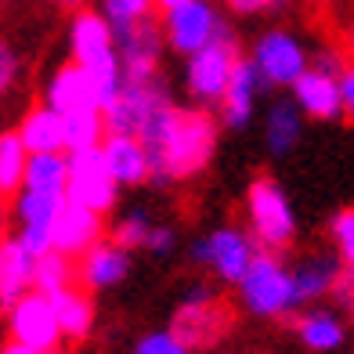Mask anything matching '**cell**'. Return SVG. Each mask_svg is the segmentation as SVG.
I'll use <instances>...</instances> for the list:
<instances>
[{"label": "cell", "instance_id": "11", "mask_svg": "<svg viewBox=\"0 0 354 354\" xmlns=\"http://www.w3.org/2000/svg\"><path fill=\"white\" fill-rule=\"evenodd\" d=\"M192 257L199 264L214 268V275H221L224 282H239L250 271L253 257H257V246L246 232L239 228H217L214 235H206L203 243L192 246Z\"/></svg>", "mask_w": 354, "mask_h": 354}, {"label": "cell", "instance_id": "29", "mask_svg": "<svg viewBox=\"0 0 354 354\" xmlns=\"http://www.w3.org/2000/svg\"><path fill=\"white\" fill-rule=\"evenodd\" d=\"M29 152L19 131H8L4 138H0V192L4 196H19L22 185H26V167H29Z\"/></svg>", "mask_w": 354, "mask_h": 354}, {"label": "cell", "instance_id": "23", "mask_svg": "<svg viewBox=\"0 0 354 354\" xmlns=\"http://www.w3.org/2000/svg\"><path fill=\"white\" fill-rule=\"evenodd\" d=\"M297 102H275L264 116V141L275 156H286L304 134V116Z\"/></svg>", "mask_w": 354, "mask_h": 354}, {"label": "cell", "instance_id": "10", "mask_svg": "<svg viewBox=\"0 0 354 354\" xmlns=\"http://www.w3.org/2000/svg\"><path fill=\"white\" fill-rule=\"evenodd\" d=\"M167 44L174 47L177 55L192 58L196 51H203V47H210L221 33H224V22L221 15L206 4V0H192V4H181L167 11Z\"/></svg>", "mask_w": 354, "mask_h": 354}, {"label": "cell", "instance_id": "36", "mask_svg": "<svg viewBox=\"0 0 354 354\" xmlns=\"http://www.w3.org/2000/svg\"><path fill=\"white\" fill-rule=\"evenodd\" d=\"M333 297H336V304H340V308L354 318V271L344 268V275H340V282H336Z\"/></svg>", "mask_w": 354, "mask_h": 354}, {"label": "cell", "instance_id": "42", "mask_svg": "<svg viewBox=\"0 0 354 354\" xmlns=\"http://www.w3.org/2000/svg\"><path fill=\"white\" fill-rule=\"evenodd\" d=\"M0 354H55V351H37V347H26V344H15V340H11Z\"/></svg>", "mask_w": 354, "mask_h": 354}, {"label": "cell", "instance_id": "20", "mask_svg": "<svg viewBox=\"0 0 354 354\" xmlns=\"http://www.w3.org/2000/svg\"><path fill=\"white\" fill-rule=\"evenodd\" d=\"M131 271V250L120 243H98L80 257V279L87 289H109Z\"/></svg>", "mask_w": 354, "mask_h": 354}, {"label": "cell", "instance_id": "14", "mask_svg": "<svg viewBox=\"0 0 354 354\" xmlns=\"http://www.w3.org/2000/svg\"><path fill=\"white\" fill-rule=\"evenodd\" d=\"M289 91H293V102L304 109V116H311V120H340L344 116L340 76H329L322 69H308Z\"/></svg>", "mask_w": 354, "mask_h": 354}, {"label": "cell", "instance_id": "7", "mask_svg": "<svg viewBox=\"0 0 354 354\" xmlns=\"http://www.w3.org/2000/svg\"><path fill=\"white\" fill-rule=\"evenodd\" d=\"M167 87L163 80H127L123 91L105 105V123H109V134H141L145 123H149L159 109H167Z\"/></svg>", "mask_w": 354, "mask_h": 354}, {"label": "cell", "instance_id": "28", "mask_svg": "<svg viewBox=\"0 0 354 354\" xmlns=\"http://www.w3.org/2000/svg\"><path fill=\"white\" fill-rule=\"evenodd\" d=\"M55 300V311H58V322H62V336H69V340H84L94 326V308L91 300L80 293V289H62V293L51 297Z\"/></svg>", "mask_w": 354, "mask_h": 354}, {"label": "cell", "instance_id": "8", "mask_svg": "<svg viewBox=\"0 0 354 354\" xmlns=\"http://www.w3.org/2000/svg\"><path fill=\"white\" fill-rule=\"evenodd\" d=\"M116 174L109 170L102 145L98 149H84V152H69V199L87 206V210H112L116 203Z\"/></svg>", "mask_w": 354, "mask_h": 354}, {"label": "cell", "instance_id": "31", "mask_svg": "<svg viewBox=\"0 0 354 354\" xmlns=\"http://www.w3.org/2000/svg\"><path fill=\"white\" fill-rule=\"evenodd\" d=\"M84 66L91 69V76H94V84H98V94H102V109L116 98V94L123 91V84H127V76H123V62H120V51H105V55H98V58H91V62H84Z\"/></svg>", "mask_w": 354, "mask_h": 354}, {"label": "cell", "instance_id": "15", "mask_svg": "<svg viewBox=\"0 0 354 354\" xmlns=\"http://www.w3.org/2000/svg\"><path fill=\"white\" fill-rule=\"evenodd\" d=\"M98 243H102V214L69 199L66 210L55 221V250L69 253V257H84Z\"/></svg>", "mask_w": 354, "mask_h": 354}, {"label": "cell", "instance_id": "13", "mask_svg": "<svg viewBox=\"0 0 354 354\" xmlns=\"http://www.w3.org/2000/svg\"><path fill=\"white\" fill-rule=\"evenodd\" d=\"M44 102L55 105L58 112H76V109H102V94H98L91 69L84 62H73V66H62L47 80Z\"/></svg>", "mask_w": 354, "mask_h": 354}, {"label": "cell", "instance_id": "9", "mask_svg": "<svg viewBox=\"0 0 354 354\" xmlns=\"http://www.w3.org/2000/svg\"><path fill=\"white\" fill-rule=\"evenodd\" d=\"M253 66L271 87H293L297 80L311 69L308 51L300 47L297 37H289L286 29H268L253 47Z\"/></svg>", "mask_w": 354, "mask_h": 354}, {"label": "cell", "instance_id": "2", "mask_svg": "<svg viewBox=\"0 0 354 354\" xmlns=\"http://www.w3.org/2000/svg\"><path fill=\"white\" fill-rule=\"evenodd\" d=\"M239 286V297H243V308L261 315V318H279L289 315L297 308V282H293V271H289L275 250H261L253 257V264L243 279L235 282Z\"/></svg>", "mask_w": 354, "mask_h": 354}, {"label": "cell", "instance_id": "43", "mask_svg": "<svg viewBox=\"0 0 354 354\" xmlns=\"http://www.w3.org/2000/svg\"><path fill=\"white\" fill-rule=\"evenodd\" d=\"M181 4H192V0H156V8H163V11H174V8H181Z\"/></svg>", "mask_w": 354, "mask_h": 354}, {"label": "cell", "instance_id": "33", "mask_svg": "<svg viewBox=\"0 0 354 354\" xmlns=\"http://www.w3.org/2000/svg\"><path fill=\"white\" fill-rule=\"evenodd\" d=\"M149 232H152V221L141 210H131L112 224V243H120L123 250H138V246L149 243Z\"/></svg>", "mask_w": 354, "mask_h": 354}, {"label": "cell", "instance_id": "26", "mask_svg": "<svg viewBox=\"0 0 354 354\" xmlns=\"http://www.w3.org/2000/svg\"><path fill=\"white\" fill-rule=\"evenodd\" d=\"M62 116H66V152L98 149L109 131L105 109H76V112H62Z\"/></svg>", "mask_w": 354, "mask_h": 354}, {"label": "cell", "instance_id": "40", "mask_svg": "<svg viewBox=\"0 0 354 354\" xmlns=\"http://www.w3.org/2000/svg\"><path fill=\"white\" fill-rule=\"evenodd\" d=\"M15 66H19V62H15L11 47H4V51H0V87H11V80H15Z\"/></svg>", "mask_w": 354, "mask_h": 354}, {"label": "cell", "instance_id": "16", "mask_svg": "<svg viewBox=\"0 0 354 354\" xmlns=\"http://www.w3.org/2000/svg\"><path fill=\"white\" fill-rule=\"evenodd\" d=\"M37 282V253L26 250L19 235L4 239L0 246V304L11 308L19 297H26Z\"/></svg>", "mask_w": 354, "mask_h": 354}, {"label": "cell", "instance_id": "1", "mask_svg": "<svg viewBox=\"0 0 354 354\" xmlns=\"http://www.w3.org/2000/svg\"><path fill=\"white\" fill-rule=\"evenodd\" d=\"M152 156V181L170 185L199 174L214 156L217 123L199 109H159L138 134Z\"/></svg>", "mask_w": 354, "mask_h": 354}, {"label": "cell", "instance_id": "38", "mask_svg": "<svg viewBox=\"0 0 354 354\" xmlns=\"http://www.w3.org/2000/svg\"><path fill=\"white\" fill-rule=\"evenodd\" d=\"M145 250H152V253H170V250H174V228H167V224H152Z\"/></svg>", "mask_w": 354, "mask_h": 354}, {"label": "cell", "instance_id": "4", "mask_svg": "<svg viewBox=\"0 0 354 354\" xmlns=\"http://www.w3.org/2000/svg\"><path fill=\"white\" fill-rule=\"evenodd\" d=\"M8 333L15 344H26L37 351H55L62 340V322H58L51 293L29 289L26 297L15 300L8 308Z\"/></svg>", "mask_w": 354, "mask_h": 354}, {"label": "cell", "instance_id": "27", "mask_svg": "<svg viewBox=\"0 0 354 354\" xmlns=\"http://www.w3.org/2000/svg\"><path fill=\"white\" fill-rule=\"evenodd\" d=\"M69 196H55V192H33L22 188L15 196V221L19 224H44V228H55L58 214L66 210Z\"/></svg>", "mask_w": 354, "mask_h": 354}, {"label": "cell", "instance_id": "34", "mask_svg": "<svg viewBox=\"0 0 354 354\" xmlns=\"http://www.w3.org/2000/svg\"><path fill=\"white\" fill-rule=\"evenodd\" d=\"M329 235H333V243H336V253H340L344 268L354 271V210L336 214L333 224H329Z\"/></svg>", "mask_w": 354, "mask_h": 354}, {"label": "cell", "instance_id": "3", "mask_svg": "<svg viewBox=\"0 0 354 354\" xmlns=\"http://www.w3.org/2000/svg\"><path fill=\"white\" fill-rule=\"evenodd\" d=\"M246 214H250V228L253 239L264 250H282L293 243L297 232V217L293 206H289L286 192L271 181V177H257L246 192Z\"/></svg>", "mask_w": 354, "mask_h": 354}, {"label": "cell", "instance_id": "44", "mask_svg": "<svg viewBox=\"0 0 354 354\" xmlns=\"http://www.w3.org/2000/svg\"><path fill=\"white\" fill-rule=\"evenodd\" d=\"M347 44H351V47H354V26H351V29H347Z\"/></svg>", "mask_w": 354, "mask_h": 354}, {"label": "cell", "instance_id": "18", "mask_svg": "<svg viewBox=\"0 0 354 354\" xmlns=\"http://www.w3.org/2000/svg\"><path fill=\"white\" fill-rule=\"evenodd\" d=\"M261 87H268V84H264V76L257 73L253 58H239V66L232 73V84H228V91H224V98H221L224 123L228 127H246L253 120V105H257Z\"/></svg>", "mask_w": 354, "mask_h": 354}, {"label": "cell", "instance_id": "19", "mask_svg": "<svg viewBox=\"0 0 354 354\" xmlns=\"http://www.w3.org/2000/svg\"><path fill=\"white\" fill-rule=\"evenodd\" d=\"M19 138L29 152H66V116L44 102L22 116Z\"/></svg>", "mask_w": 354, "mask_h": 354}, {"label": "cell", "instance_id": "22", "mask_svg": "<svg viewBox=\"0 0 354 354\" xmlns=\"http://www.w3.org/2000/svg\"><path fill=\"white\" fill-rule=\"evenodd\" d=\"M73 58L76 62H91V58H98L105 51H116V29H112V22L105 19V15L98 11H80L76 19H73Z\"/></svg>", "mask_w": 354, "mask_h": 354}, {"label": "cell", "instance_id": "6", "mask_svg": "<svg viewBox=\"0 0 354 354\" xmlns=\"http://www.w3.org/2000/svg\"><path fill=\"white\" fill-rule=\"evenodd\" d=\"M235 66H239V51H235V40L228 33V26H224V33L210 47H203V51H196L188 58L185 84L199 102H221L228 84H232Z\"/></svg>", "mask_w": 354, "mask_h": 354}, {"label": "cell", "instance_id": "30", "mask_svg": "<svg viewBox=\"0 0 354 354\" xmlns=\"http://www.w3.org/2000/svg\"><path fill=\"white\" fill-rule=\"evenodd\" d=\"M73 286V257L62 250H47L44 257H37V282L33 289L40 293H62V289Z\"/></svg>", "mask_w": 354, "mask_h": 354}, {"label": "cell", "instance_id": "37", "mask_svg": "<svg viewBox=\"0 0 354 354\" xmlns=\"http://www.w3.org/2000/svg\"><path fill=\"white\" fill-rule=\"evenodd\" d=\"M311 69H322V73H329V76H340L347 66H344V58H340L336 47H322V51L315 55V66Z\"/></svg>", "mask_w": 354, "mask_h": 354}, {"label": "cell", "instance_id": "17", "mask_svg": "<svg viewBox=\"0 0 354 354\" xmlns=\"http://www.w3.org/2000/svg\"><path fill=\"white\" fill-rule=\"evenodd\" d=\"M102 152H105V163H109L112 174H116L120 185H141V181L152 177L149 145H145L138 134H109L102 141Z\"/></svg>", "mask_w": 354, "mask_h": 354}, {"label": "cell", "instance_id": "32", "mask_svg": "<svg viewBox=\"0 0 354 354\" xmlns=\"http://www.w3.org/2000/svg\"><path fill=\"white\" fill-rule=\"evenodd\" d=\"M156 0H102V15L112 22V29H116V37L127 33L131 26L145 22L152 15Z\"/></svg>", "mask_w": 354, "mask_h": 354}, {"label": "cell", "instance_id": "24", "mask_svg": "<svg viewBox=\"0 0 354 354\" xmlns=\"http://www.w3.org/2000/svg\"><path fill=\"white\" fill-rule=\"evenodd\" d=\"M22 188L69 196V156L66 152H33L29 156V167H26Z\"/></svg>", "mask_w": 354, "mask_h": 354}, {"label": "cell", "instance_id": "25", "mask_svg": "<svg viewBox=\"0 0 354 354\" xmlns=\"http://www.w3.org/2000/svg\"><path fill=\"white\" fill-rule=\"evenodd\" d=\"M297 336H300V344L311 347V351H336L344 344V322L336 311L315 308V311L297 318Z\"/></svg>", "mask_w": 354, "mask_h": 354}, {"label": "cell", "instance_id": "41", "mask_svg": "<svg viewBox=\"0 0 354 354\" xmlns=\"http://www.w3.org/2000/svg\"><path fill=\"white\" fill-rule=\"evenodd\" d=\"M228 4H232L239 15H253V11H264V8H271L275 0H228Z\"/></svg>", "mask_w": 354, "mask_h": 354}, {"label": "cell", "instance_id": "39", "mask_svg": "<svg viewBox=\"0 0 354 354\" xmlns=\"http://www.w3.org/2000/svg\"><path fill=\"white\" fill-rule=\"evenodd\" d=\"M340 91H344V112L354 120V66L340 73Z\"/></svg>", "mask_w": 354, "mask_h": 354}, {"label": "cell", "instance_id": "35", "mask_svg": "<svg viewBox=\"0 0 354 354\" xmlns=\"http://www.w3.org/2000/svg\"><path fill=\"white\" fill-rule=\"evenodd\" d=\"M134 354H192V347L177 336L174 329H163V333H149L141 336Z\"/></svg>", "mask_w": 354, "mask_h": 354}, {"label": "cell", "instance_id": "21", "mask_svg": "<svg viewBox=\"0 0 354 354\" xmlns=\"http://www.w3.org/2000/svg\"><path fill=\"white\" fill-rule=\"evenodd\" d=\"M344 275V261L329 253H311L293 268V282H297V300L300 304H315L326 293H333L336 282Z\"/></svg>", "mask_w": 354, "mask_h": 354}, {"label": "cell", "instance_id": "5", "mask_svg": "<svg viewBox=\"0 0 354 354\" xmlns=\"http://www.w3.org/2000/svg\"><path fill=\"white\" fill-rule=\"evenodd\" d=\"M232 326V315L224 308V300H217L206 286H196L192 293L181 300V308L174 315V333L196 351V347H210L217 344Z\"/></svg>", "mask_w": 354, "mask_h": 354}, {"label": "cell", "instance_id": "12", "mask_svg": "<svg viewBox=\"0 0 354 354\" xmlns=\"http://www.w3.org/2000/svg\"><path fill=\"white\" fill-rule=\"evenodd\" d=\"M163 29H159L152 19H145L138 26H131L127 33H120V62H123V76L127 80H156L159 69V55H163Z\"/></svg>", "mask_w": 354, "mask_h": 354}]
</instances>
